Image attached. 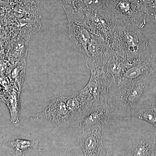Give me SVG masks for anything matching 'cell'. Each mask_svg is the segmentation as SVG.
Instances as JSON below:
<instances>
[{
  "label": "cell",
  "instance_id": "24",
  "mask_svg": "<svg viewBox=\"0 0 156 156\" xmlns=\"http://www.w3.org/2000/svg\"><path fill=\"white\" fill-rule=\"evenodd\" d=\"M0 6L9 7V2L7 0H0Z\"/></svg>",
  "mask_w": 156,
  "mask_h": 156
},
{
  "label": "cell",
  "instance_id": "15",
  "mask_svg": "<svg viewBox=\"0 0 156 156\" xmlns=\"http://www.w3.org/2000/svg\"><path fill=\"white\" fill-rule=\"evenodd\" d=\"M133 117L152 124L156 131V97L151 96L142 99Z\"/></svg>",
  "mask_w": 156,
  "mask_h": 156
},
{
  "label": "cell",
  "instance_id": "4",
  "mask_svg": "<svg viewBox=\"0 0 156 156\" xmlns=\"http://www.w3.org/2000/svg\"><path fill=\"white\" fill-rule=\"evenodd\" d=\"M68 20L69 36L83 55L93 34L87 23L85 13L73 5H62Z\"/></svg>",
  "mask_w": 156,
  "mask_h": 156
},
{
  "label": "cell",
  "instance_id": "21",
  "mask_svg": "<svg viewBox=\"0 0 156 156\" xmlns=\"http://www.w3.org/2000/svg\"><path fill=\"white\" fill-rule=\"evenodd\" d=\"M141 3L147 15H151L156 19V0H145Z\"/></svg>",
  "mask_w": 156,
  "mask_h": 156
},
{
  "label": "cell",
  "instance_id": "14",
  "mask_svg": "<svg viewBox=\"0 0 156 156\" xmlns=\"http://www.w3.org/2000/svg\"><path fill=\"white\" fill-rule=\"evenodd\" d=\"M29 40V38L22 37L11 39L7 58L10 64L26 61Z\"/></svg>",
  "mask_w": 156,
  "mask_h": 156
},
{
  "label": "cell",
  "instance_id": "7",
  "mask_svg": "<svg viewBox=\"0 0 156 156\" xmlns=\"http://www.w3.org/2000/svg\"><path fill=\"white\" fill-rule=\"evenodd\" d=\"M156 70V51L149 47L138 58L131 62L130 67L120 80L118 87L146 75H154Z\"/></svg>",
  "mask_w": 156,
  "mask_h": 156
},
{
  "label": "cell",
  "instance_id": "6",
  "mask_svg": "<svg viewBox=\"0 0 156 156\" xmlns=\"http://www.w3.org/2000/svg\"><path fill=\"white\" fill-rule=\"evenodd\" d=\"M83 12L92 34L109 44L118 24L114 15L108 7L99 11Z\"/></svg>",
  "mask_w": 156,
  "mask_h": 156
},
{
  "label": "cell",
  "instance_id": "13",
  "mask_svg": "<svg viewBox=\"0 0 156 156\" xmlns=\"http://www.w3.org/2000/svg\"><path fill=\"white\" fill-rule=\"evenodd\" d=\"M131 64V62L127 59L115 53L108 61L105 70L111 78L116 87H118L120 80Z\"/></svg>",
  "mask_w": 156,
  "mask_h": 156
},
{
  "label": "cell",
  "instance_id": "3",
  "mask_svg": "<svg viewBox=\"0 0 156 156\" xmlns=\"http://www.w3.org/2000/svg\"><path fill=\"white\" fill-rule=\"evenodd\" d=\"M107 4L118 25L140 29L145 26L147 14L140 0H116Z\"/></svg>",
  "mask_w": 156,
  "mask_h": 156
},
{
  "label": "cell",
  "instance_id": "12",
  "mask_svg": "<svg viewBox=\"0 0 156 156\" xmlns=\"http://www.w3.org/2000/svg\"><path fill=\"white\" fill-rule=\"evenodd\" d=\"M101 130L96 129L81 131L77 142L84 156L101 155L103 148Z\"/></svg>",
  "mask_w": 156,
  "mask_h": 156
},
{
  "label": "cell",
  "instance_id": "2",
  "mask_svg": "<svg viewBox=\"0 0 156 156\" xmlns=\"http://www.w3.org/2000/svg\"><path fill=\"white\" fill-rule=\"evenodd\" d=\"M149 44L140 29L117 25L109 44L115 53L131 62L148 48Z\"/></svg>",
  "mask_w": 156,
  "mask_h": 156
},
{
  "label": "cell",
  "instance_id": "18",
  "mask_svg": "<svg viewBox=\"0 0 156 156\" xmlns=\"http://www.w3.org/2000/svg\"><path fill=\"white\" fill-rule=\"evenodd\" d=\"M5 104L10 111L11 122L13 124L19 123L20 112V92L14 89L9 91Z\"/></svg>",
  "mask_w": 156,
  "mask_h": 156
},
{
  "label": "cell",
  "instance_id": "25",
  "mask_svg": "<svg viewBox=\"0 0 156 156\" xmlns=\"http://www.w3.org/2000/svg\"><path fill=\"white\" fill-rule=\"evenodd\" d=\"M115 1L116 0H107V2H115Z\"/></svg>",
  "mask_w": 156,
  "mask_h": 156
},
{
  "label": "cell",
  "instance_id": "20",
  "mask_svg": "<svg viewBox=\"0 0 156 156\" xmlns=\"http://www.w3.org/2000/svg\"><path fill=\"white\" fill-rule=\"evenodd\" d=\"M71 5L86 12L99 11L108 7L107 0H76Z\"/></svg>",
  "mask_w": 156,
  "mask_h": 156
},
{
  "label": "cell",
  "instance_id": "17",
  "mask_svg": "<svg viewBox=\"0 0 156 156\" xmlns=\"http://www.w3.org/2000/svg\"><path fill=\"white\" fill-rule=\"evenodd\" d=\"M25 66L26 61L11 64L6 71L12 87L20 93L25 76Z\"/></svg>",
  "mask_w": 156,
  "mask_h": 156
},
{
  "label": "cell",
  "instance_id": "16",
  "mask_svg": "<svg viewBox=\"0 0 156 156\" xmlns=\"http://www.w3.org/2000/svg\"><path fill=\"white\" fill-rule=\"evenodd\" d=\"M156 145V131L139 140L133 146L129 155L154 156Z\"/></svg>",
  "mask_w": 156,
  "mask_h": 156
},
{
  "label": "cell",
  "instance_id": "23",
  "mask_svg": "<svg viewBox=\"0 0 156 156\" xmlns=\"http://www.w3.org/2000/svg\"><path fill=\"white\" fill-rule=\"evenodd\" d=\"M76 0H58L62 5H71L73 4Z\"/></svg>",
  "mask_w": 156,
  "mask_h": 156
},
{
  "label": "cell",
  "instance_id": "19",
  "mask_svg": "<svg viewBox=\"0 0 156 156\" xmlns=\"http://www.w3.org/2000/svg\"><path fill=\"white\" fill-rule=\"evenodd\" d=\"M38 140H26L20 139L14 140L4 143V145L12 149L17 156H23V152L30 149L38 148Z\"/></svg>",
  "mask_w": 156,
  "mask_h": 156
},
{
  "label": "cell",
  "instance_id": "11",
  "mask_svg": "<svg viewBox=\"0 0 156 156\" xmlns=\"http://www.w3.org/2000/svg\"><path fill=\"white\" fill-rule=\"evenodd\" d=\"M94 102V99L86 87L66 97L67 108L78 124L81 117L93 105Z\"/></svg>",
  "mask_w": 156,
  "mask_h": 156
},
{
  "label": "cell",
  "instance_id": "10",
  "mask_svg": "<svg viewBox=\"0 0 156 156\" xmlns=\"http://www.w3.org/2000/svg\"><path fill=\"white\" fill-rule=\"evenodd\" d=\"M91 76L86 85L94 102L98 105L107 101L114 83L105 69L91 70Z\"/></svg>",
  "mask_w": 156,
  "mask_h": 156
},
{
  "label": "cell",
  "instance_id": "26",
  "mask_svg": "<svg viewBox=\"0 0 156 156\" xmlns=\"http://www.w3.org/2000/svg\"><path fill=\"white\" fill-rule=\"evenodd\" d=\"M145 1V0H140V2H143V1Z\"/></svg>",
  "mask_w": 156,
  "mask_h": 156
},
{
  "label": "cell",
  "instance_id": "22",
  "mask_svg": "<svg viewBox=\"0 0 156 156\" xmlns=\"http://www.w3.org/2000/svg\"><path fill=\"white\" fill-rule=\"evenodd\" d=\"M8 92L4 89L0 85V101L4 103H5L8 98Z\"/></svg>",
  "mask_w": 156,
  "mask_h": 156
},
{
  "label": "cell",
  "instance_id": "1",
  "mask_svg": "<svg viewBox=\"0 0 156 156\" xmlns=\"http://www.w3.org/2000/svg\"><path fill=\"white\" fill-rule=\"evenodd\" d=\"M153 76L146 75L111 89L106 101L112 110L113 115L133 117Z\"/></svg>",
  "mask_w": 156,
  "mask_h": 156
},
{
  "label": "cell",
  "instance_id": "5",
  "mask_svg": "<svg viewBox=\"0 0 156 156\" xmlns=\"http://www.w3.org/2000/svg\"><path fill=\"white\" fill-rule=\"evenodd\" d=\"M35 122L47 123L62 127L75 120L67 108L66 97L60 94L53 96L49 105L43 111L31 117Z\"/></svg>",
  "mask_w": 156,
  "mask_h": 156
},
{
  "label": "cell",
  "instance_id": "27",
  "mask_svg": "<svg viewBox=\"0 0 156 156\" xmlns=\"http://www.w3.org/2000/svg\"></svg>",
  "mask_w": 156,
  "mask_h": 156
},
{
  "label": "cell",
  "instance_id": "8",
  "mask_svg": "<svg viewBox=\"0 0 156 156\" xmlns=\"http://www.w3.org/2000/svg\"><path fill=\"white\" fill-rule=\"evenodd\" d=\"M114 53L107 42L93 34L83 55L86 66L90 70L105 69Z\"/></svg>",
  "mask_w": 156,
  "mask_h": 156
},
{
  "label": "cell",
  "instance_id": "9",
  "mask_svg": "<svg viewBox=\"0 0 156 156\" xmlns=\"http://www.w3.org/2000/svg\"><path fill=\"white\" fill-rule=\"evenodd\" d=\"M113 112L107 101L92 105L83 114L78 123L81 131L100 129L107 125Z\"/></svg>",
  "mask_w": 156,
  "mask_h": 156
}]
</instances>
